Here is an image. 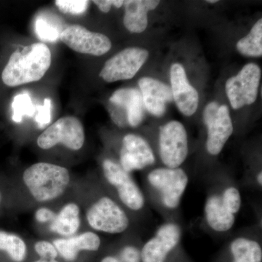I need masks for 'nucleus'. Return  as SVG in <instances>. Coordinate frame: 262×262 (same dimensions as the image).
I'll list each match as a JSON object with an SVG mask.
<instances>
[{
    "label": "nucleus",
    "instance_id": "1",
    "mask_svg": "<svg viewBox=\"0 0 262 262\" xmlns=\"http://www.w3.org/2000/svg\"><path fill=\"white\" fill-rule=\"evenodd\" d=\"M51 64V52L44 43H34L17 50L2 74L6 85L16 87L42 79Z\"/></svg>",
    "mask_w": 262,
    "mask_h": 262
},
{
    "label": "nucleus",
    "instance_id": "2",
    "mask_svg": "<svg viewBox=\"0 0 262 262\" xmlns=\"http://www.w3.org/2000/svg\"><path fill=\"white\" fill-rule=\"evenodd\" d=\"M24 187L34 201L51 203L61 198L70 187V170L61 165L39 162L26 168L22 176Z\"/></svg>",
    "mask_w": 262,
    "mask_h": 262
},
{
    "label": "nucleus",
    "instance_id": "3",
    "mask_svg": "<svg viewBox=\"0 0 262 262\" xmlns=\"http://www.w3.org/2000/svg\"><path fill=\"white\" fill-rule=\"evenodd\" d=\"M84 218L96 233L120 234L126 232L130 225L126 211L108 195L98 196L92 202L86 209Z\"/></svg>",
    "mask_w": 262,
    "mask_h": 262
},
{
    "label": "nucleus",
    "instance_id": "4",
    "mask_svg": "<svg viewBox=\"0 0 262 262\" xmlns=\"http://www.w3.org/2000/svg\"><path fill=\"white\" fill-rule=\"evenodd\" d=\"M242 206L241 192L229 186L220 194L208 196L205 203L204 216L208 227L217 232L230 230L235 223L236 215Z\"/></svg>",
    "mask_w": 262,
    "mask_h": 262
},
{
    "label": "nucleus",
    "instance_id": "5",
    "mask_svg": "<svg viewBox=\"0 0 262 262\" xmlns=\"http://www.w3.org/2000/svg\"><path fill=\"white\" fill-rule=\"evenodd\" d=\"M146 179L150 187L159 194L165 208L170 210L178 208L189 184V177L184 169L155 168L149 172Z\"/></svg>",
    "mask_w": 262,
    "mask_h": 262
},
{
    "label": "nucleus",
    "instance_id": "6",
    "mask_svg": "<svg viewBox=\"0 0 262 262\" xmlns=\"http://www.w3.org/2000/svg\"><path fill=\"white\" fill-rule=\"evenodd\" d=\"M103 178L115 189L119 200L130 211H140L146 204L145 196L130 173L124 170L115 160L105 159L102 163Z\"/></svg>",
    "mask_w": 262,
    "mask_h": 262
},
{
    "label": "nucleus",
    "instance_id": "7",
    "mask_svg": "<svg viewBox=\"0 0 262 262\" xmlns=\"http://www.w3.org/2000/svg\"><path fill=\"white\" fill-rule=\"evenodd\" d=\"M84 130L77 117H61L47 127L39 137L37 144L40 149L47 150L61 144L72 151L80 150L84 145Z\"/></svg>",
    "mask_w": 262,
    "mask_h": 262
},
{
    "label": "nucleus",
    "instance_id": "8",
    "mask_svg": "<svg viewBox=\"0 0 262 262\" xmlns=\"http://www.w3.org/2000/svg\"><path fill=\"white\" fill-rule=\"evenodd\" d=\"M110 115L118 126L136 127L144 120L146 108L139 90H117L110 97Z\"/></svg>",
    "mask_w": 262,
    "mask_h": 262
},
{
    "label": "nucleus",
    "instance_id": "9",
    "mask_svg": "<svg viewBox=\"0 0 262 262\" xmlns=\"http://www.w3.org/2000/svg\"><path fill=\"white\" fill-rule=\"evenodd\" d=\"M203 121L207 127V151L214 156L220 155L233 133L228 107L219 106L216 102L208 103L203 113Z\"/></svg>",
    "mask_w": 262,
    "mask_h": 262
},
{
    "label": "nucleus",
    "instance_id": "10",
    "mask_svg": "<svg viewBox=\"0 0 262 262\" xmlns=\"http://www.w3.org/2000/svg\"><path fill=\"white\" fill-rule=\"evenodd\" d=\"M159 151L162 162L167 168H180L187 159V133L180 122L173 120L160 127Z\"/></svg>",
    "mask_w": 262,
    "mask_h": 262
},
{
    "label": "nucleus",
    "instance_id": "11",
    "mask_svg": "<svg viewBox=\"0 0 262 262\" xmlns=\"http://www.w3.org/2000/svg\"><path fill=\"white\" fill-rule=\"evenodd\" d=\"M261 75L260 67L256 63H250L245 66L237 75L227 81L226 93L234 110L256 101Z\"/></svg>",
    "mask_w": 262,
    "mask_h": 262
},
{
    "label": "nucleus",
    "instance_id": "12",
    "mask_svg": "<svg viewBox=\"0 0 262 262\" xmlns=\"http://www.w3.org/2000/svg\"><path fill=\"white\" fill-rule=\"evenodd\" d=\"M148 57L149 52L144 48L124 49L105 63L100 77L107 82L130 80L144 64Z\"/></svg>",
    "mask_w": 262,
    "mask_h": 262
},
{
    "label": "nucleus",
    "instance_id": "13",
    "mask_svg": "<svg viewBox=\"0 0 262 262\" xmlns=\"http://www.w3.org/2000/svg\"><path fill=\"white\" fill-rule=\"evenodd\" d=\"M60 39L74 51L92 56H102L112 48L111 41L104 34L91 32L80 25L67 27Z\"/></svg>",
    "mask_w": 262,
    "mask_h": 262
},
{
    "label": "nucleus",
    "instance_id": "14",
    "mask_svg": "<svg viewBox=\"0 0 262 262\" xmlns=\"http://www.w3.org/2000/svg\"><path fill=\"white\" fill-rule=\"evenodd\" d=\"M182 235L178 224L164 223L141 248V262H165L169 253L180 243Z\"/></svg>",
    "mask_w": 262,
    "mask_h": 262
},
{
    "label": "nucleus",
    "instance_id": "15",
    "mask_svg": "<svg viewBox=\"0 0 262 262\" xmlns=\"http://www.w3.org/2000/svg\"><path fill=\"white\" fill-rule=\"evenodd\" d=\"M155 163L154 151L144 138L134 134L124 136L118 163L124 170L131 174Z\"/></svg>",
    "mask_w": 262,
    "mask_h": 262
},
{
    "label": "nucleus",
    "instance_id": "16",
    "mask_svg": "<svg viewBox=\"0 0 262 262\" xmlns=\"http://www.w3.org/2000/svg\"><path fill=\"white\" fill-rule=\"evenodd\" d=\"M170 83L173 101L177 107L185 116H192L198 110L199 96L196 89L189 83L185 70L180 63H173L170 67Z\"/></svg>",
    "mask_w": 262,
    "mask_h": 262
},
{
    "label": "nucleus",
    "instance_id": "17",
    "mask_svg": "<svg viewBox=\"0 0 262 262\" xmlns=\"http://www.w3.org/2000/svg\"><path fill=\"white\" fill-rule=\"evenodd\" d=\"M53 244L58 255L66 261L72 262L82 251H97L101 247V239L94 231H85L70 237H57L53 239Z\"/></svg>",
    "mask_w": 262,
    "mask_h": 262
},
{
    "label": "nucleus",
    "instance_id": "18",
    "mask_svg": "<svg viewBox=\"0 0 262 262\" xmlns=\"http://www.w3.org/2000/svg\"><path fill=\"white\" fill-rule=\"evenodd\" d=\"M139 85L146 110L154 116H163L167 103L173 101L170 88L151 77L140 79Z\"/></svg>",
    "mask_w": 262,
    "mask_h": 262
},
{
    "label": "nucleus",
    "instance_id": "19",
    "mask_svg": "<svg viewBox=\"0 0 262 262\" xmlns=\"http://www.w3.org/2000/svg\"><path fill=\"white\" fill-rule=\"evenodd\" d=\"M81 225L82 211L80 205L70 201L56 212L54 219L48 225V229L58 237H70L78 233Z\"/></svg>",
    "mask_w": 262,
    "mask_h": 262
},
{
    "label": "nucleus",
    "instance_id": "20",
    "mask_svg": "<svg viewBox=\"0 0 262 262\" xmlns=\"http://www.w3.org/2000/svg\"><path fill=\"white\" fill-rule=\"evenodd\" d=\"M160 1L156 0H127L124 1L125 15L123 23L125 28L132 33L144 32L148 24L147 13L155 10Z\"/></svg>",
    "mask_w": 262,
    "mask_h": 262
},
{
    "label": "nucleus",
    "instance_id": "21",
    "mask_svg": "<svg viewBox=\"0 0 262 262\" xmlns=\"http://www.w3.org/2000/svg\"><path fill=\"white\" fill-rule=\"evenodd\" d=\"M232 262H262V248L257 241L247 237L234 238L230 244Z\"/></svg>",
    "mask_w": 262,
    "mask_h": 262
},
{
    "label": "nucleus",
    "instance_id": "22",
    "mask_svg": "<svg viewBox=\"0 0 262 262\" xmlns=\"http://www.w3.org/2000/svg\"><path fill=\"white\" fill-rule=\"evenodd\" d=\"M0 251L6 253L13 261L23 262L27 258V243L18 234L0 230Z\"/></svg>",
    "mask_w": 262,
    "mask_h": 262
},
{
    "label": "nucleus",
    "instance_id": "23",
    "mask_svg": "<svg viewBox=\"0 0 262 262\" xmlns=\"http://www.w3.org/2000/svg\"><path fill=\"white\" fill-rule=\"evenodd\" d=\"M237 51L246 56L261 57L262 55V19L253 26L247 36L237 43Z\"/></svg>",
    "mask_w": 262,
    "mask_h": 262
},
{
    "label": "nucleus",
    "instance_id": "24",
    "mask_svg": "<svg viewBox=\"0 0 262 262\" xmlns=\"http://www.w3.org/2000/svg\"><path fill=\"white\" fill-rule=\"evenodd\" d=\"M13 120L15 122H20L24 115L32 117L36 112V107L33 104L30 96L27 94L17 95L13 99Z\"/></svg>",
    "mask_w": 262,
    "mask_h": 262
},
{
    "label": "nucleus",
    "instance_id": "25",
    "mask_svg": "<svg viewBox=\"0 0 262 262\" xmlns=\"http://www.w3.org/2000/svg\"><path fill=\"white\" fill-rule=\"evenodd\" d=\"M36 34L38 37L45 41L54 42L60 38L61 33L59 27L52 23L47 18L39 17L35 22Z\"/></svg>",
    "mask_w": 262,
    "mask_h": 262
},
{
    "label": "nucleus",
    "instance_id": "26",
    "mask_svg": "<svg viewBox=\"0 0 262 262\" xmlns=\"http://www.w3.org/2000/svg\"><path fill=\"white\" fill-rule=\"evenodd\" d=\"M55 3L62 13L72 15L82 14L90 5V2L85 0H58L55 1Z\"/></svg>",
    "mask_w": 262,
    "mask_h": 262
},
{
    "label": "nucleus",
    "instance_id": "27",
    "mask_svg": "<svg viewBox=\"0 0 262 262\" xmlns=\"http://www.w3.org/2000/svg\"><path fill=\"white\" fill-rule=\"evenodd\" d=\"M34 249L40 259L56 260L58 253L53 242L46 239H39L34 245Z\"/></svg>",
    "mask_w": 262,
    "mask_h": 262
},
{
    "label": "nucleus",
    "instance_id": "28",
    "mask_svg": "<svg viewBox=\"0 0 262 262\" xmlns=\"http://www.w3.org/2000/svg\"><path fill=\"white\" fill-rule=\"evenodd\" d=\"M117 258L121 262H141V250L133 245H127L120 250Z\"/></svg>",
    "mask_w": 262,
    "mask_h": 262
},
{
    "label": "nucleus",
    "instance_id": "29",
    "mask_svg": "<svg viewBox=\"0 0 262 262\" xmlns=\"http://www.w3.org/2000/svg\"><path fill=\"white\" fill-rule=\"evenodd\" d=\"M51 101L50 98H46L43 106H37L36 110L37 111L36 116V122L39 127H43L51 122Z\"/></svg>",
    "mask_w": 262,
    "mask_h": 262
},
{
    "label": "nucleus",
    "instance_id": "30",
    "mask_svg": "<svg viewBox=\"0 0 262 262\" xmlns=\"http://www.w3.org/2000/svg\"><path fill=\"white\" fill-rule=\"evenodd\" d=\"M56 211L48 206H41L34 212V220L38 225H49L56 215Z\"/></svg>",
    "mask_w": 262,
    "mask_h": 262
},
{
    "label": "nucleus",
    "instance_id": "31",
    "mask_svg": "<svg viewBox=\"0 0 262 262\" xmlns=\"http://www.w3.org/2000/svg\"><path fill=\"white\" fill-rule=\"evenodd\" d=\"M93 3L97 5L98 8L103 13L110 12L112 6L121 8L124 5V1H122V0H95Z\"/></svg>",
    "mask_w": 262,
    "mask_h": 262
},
{
    "label": "nucleus",
    "instance_id": "32",
    "mask_svg": "<svg viewBox=\"0 0 262 262\" xmlns=\"http://www.w3.org/2000/svg\"><path fill=\"white\" fill-rule=\"evenodd\" d=\"M100 262H121L120 260L115 256H106L103 257Z\"/></svg>",
    "mask_w": 262,
    "mask_h": 262
},
{
    "label": "nucleus",
    "instance_id": "33",
    "mask_svg": "<svg viewBox=\"0 0 262 262\" xmlns=\"http://www.w3.org/2000/svg\"><path fill=\"white\" fill-rule=\"evenodd\" d=\"M256 182H257L258 185L262 186V172H258L257 176H256Z\"/></svg>",
    "mask_w": 262,
    "mask_h": 262
},
{
    "label": "nucleus",
    "instance_id": "34",
    "mask_svg": "<svg viewBox=\"0 0 262 262\" xmlns=\"http://www.w3.org/2000/svg\"><path fill=\"white\" fill-rule=\"evenodd\" d=\"M34 262H59L56 261V260H44V259H39L37 260V261Z\"/></svg>",
    "mask_w": 262,
    "mask_h": 262
},
{
    "label": "nucleus",
    "instance_id": "35",
    "mask_svg": "<svg viewBox=\"0 0 262 262\" xmlns=\"http://www.w3.org/2000/svg\"><path fill=\"white\" fill-rule=\"evenodd\" d=\"M207 3H211V4H213V3H218V1H217V0H208Z\"/></svg>",
    "mask_w": 262,
    "mask_h": 262
},
{
    "label": "nucleus",
    "instance_id": "36",
    "mask_svg": "<svg viewBox=\"0 0 262 262\" xmlns=\"http://www.w3.org/2000/svg\"><path fill=\"white\" fill-rule=\"evenodd\" d=\"M2 201V194L1 192H0V203H1Z\"/></svg>",
    "mask_w": 262,
    "mask_h": 262
}]
</instances>
